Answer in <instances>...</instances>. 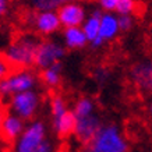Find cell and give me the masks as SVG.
<instances>
[{"label":"cell","mask_w":152,"mask_h":152,"mask_svg":"<svg viewBox=\"0 0 152 152\" xmlns=\"http://www.w3.org/2000/svg\"><path fill=\"white\" fill-rule=\"evenodd\" d=\"M39 43L41 39L32 34L20 35L6 49V59L14 69H29L31 66H35V57Z\"/></svg>","instance_id":"cell-1"},{"label":"cell","mask_w":152,"mask_h":152,"mask_svg":"<svg viewBox=\"0 0 152 152\" xmlns=\"http://www.w3.org/2000/svg\"><path fill=\"white\" fill-rule=\"evenodd\" d=\"M83 152H129V142L119 126L103 124Z\"/></svg>","instance_id":"cell-2"},{"label":"cell","mask_w":152,"mask_h":152,"mask_svg":"<svg viewBox=\"0 0 152 152\" xmlns=\"http://www.w3.org/2000/svg\"><path fill=\"white\" fill-rule=\"evenodd\" d=\"M38 77L29 69H14L4 80L0 81L1 96H13L15 94L35 89Z\"/></svg>","instance_id":"cell-3"},{"label":"cell","mask_w":152,"mask_h":152,"mask_svg":"<svg viewBox=\"0 0 152 152\" xmlns=\"http://www.w3.org/2000/svg\"><path fill=\"white\" fill-rule=\"evenodd\" d=\"M46 138V124L42 120H34L25 127L23 134L17 138L13 152H35Z\"/></svg>","instance_id":"cell-4"},{"label":"cell","mask_w":152,"mask_h":152,"mask_svg":"<svg viewBox=\"0 0 152 152\" xmlns=\"http://www.w3.org/2000/svg\"><path fill=\"white\" fill-rule=\"evenodd\" d=\"M41 105V96L35 89L15 94L10 96V110L23 120H31Z\"/></svg>","instance_id":"cell-5"},{"label":"cell","mask_w":152,"mask_h":152,"mask_svg":"<svg viewBox=\"0 0 152 152\" xmlns=\"http://www.w3.org/2000/svg\"><path fill=\"white\" fill-rule=\"evenodd\" d=\"M66 56V48L53 39H45L41 41L37 50L35 57V66L39 70L48 69L50 66L60 63L61 59Z\"/></svg>","instance_id":"cell-6"},{"label":"cell","mask_w":152,"mask_h":152,"mask_svg":"<svg viewBox=\"0 0 152 152\" xmlns=\"http://www.w3.org/2000/svg\"><path fill=\"white\" fill-rule=\"evenodd\" d=\"M102 126H103L102 120L96 113L91 116H85V117H78V119H75L74 135L83 145H85L96 135Z\"/></svg>","instance_id":"cell-7"},{"label":"cell","mask_w":152,"mask_h":152,"mask_svg":"<svg viewBox=\"0 0 152 152\" xmlns=\"http://www.w3.org/2000/svg\"><path fill=\"white\" fill-rule=\"evenodd\" d=\"M32 27L39 35H52L61 27L57 10H42L37 11L32 18Z\"/></svg>","instance_id":"cell-8"},{"label":"cell","mask_w":152,"mask_h":152,"mask_svg":"<svg viewBox=\"0 0 152 152\" xmlns=\"http://www.w3.org/2000/svg\"><path fill=\"white\" fill-rule=\"evenodd\" d=\"M57 14H59L61 27L64 28L81 27L87 18L85 9L77 1H70V3L63 4L60 9H57Z\"/></svg>","instance_id":"cell-9"},{"label":"cell","mask_w":152,"mask_h":152,"mask_svg":"<svg viewBox=\"0 0 152 152\" xmlns=\"http://www.w3.org/2000/svg\"><path fill=\"white\" fill-rule=\"evenodd\" d=\"M130 80L141 91L148 92L152 84V60H142L134 64L130 70Z\"/></svg>","instance_id":"cell-10"},{"label":"cell","mask_w":152,"mask_h":152,"mask_svg":"<svg viewBox=\"0 0 152 152\" xmlns=\"http://www.w3.org/2000/svg\"><path fill=\"white\" fill-rule=\"evenodd\" d=\"M25 120H23L20 116L14 115V113H6L4 119H3V124H1V134L0 137L7 141H17L20 135L23 134V131L25 130Z\"/></svg>","instance_id":"cell-11"},{"label":"cell","mask_w":152,"mask_h":152,"mask_svg":"<svg viewBox=\"0 0 152 152\" xmlns=\"http://www.w3.org/2000/svg\"><path fill=\"white\" fill-rule=\"evenodd\" d=\"M52 127H53L55 134L60 138H66V137L74 134L75 116H74L73 110H67L63 115L52 117Z\"/></svg>","instance_id":"cell-12"},{"label":"cell","mask_w":152,"mask_h":152,"mask_svg":"<svg viewBox=\"0 0 152 152\" xmlns=\"http://www.w3.org/2000/svg\"><path fill=\"white\" fill-rule=\"evenodd\" d=\"M120 32L119 27V15L113 13H105L101 17V27H99V37L105 42L115 39Z\"/></svg>","instance_id":"cell-13"},{"label":"cell","mask_w":152,"mask_h":152,"mask_svg":"<svg viewBox=\"0 0 152 152\" xmlns=\"http://www.w3.org/2000/svg\"><path fill=\"white\" fill-rule=\"evenodd\" d=\"M63 41H64V46L69 49H83L88 42V38L84 32L83 27H69L64 28L63 31Z\"/></svg>","instance_id":"cell-14"},{"label":"cell","mask_w":152,"mask_h":152,"mask_svg":"<svg viewBox=\"0 0 152 152\" xmlns=\"http://www.w3.org/2000/svg\"><path fill=\"white\" fill-rule=\"evenodd\" d=\"M103 11L102 10H94L92 13L88 15L85 21L83 23V29L88 38V42L91 43L94 39L99 37V27H101V17Z\"/></svg>","instance_id":"cell-15"},{"label":"cell","mask_w":152,"mask_h":152,"mask_svg":"<svg viewBox=\"0 0 152 152\" xmlns=\"http://www.w3.org/2000/svg\"><path fill=\"white\" fill-rule=\"evenodd\" d=\"M61 74H63V66L60 61V63H56L48 69L42 70L41 80L48 88H56L61 83Z\"/></svg>","instance_id":"cell-16"},{"label":"cell","mask_w":152,"mask_h":152,"mask_svg":"<svg viewBox=\"0 0 152 152\" xmlns=\"http://www.w3.org/2000/svg\"><path fill=\"white\" fill-rule=\"evenodd\" d=\"M73 113L75 119L78 117H85V116H91L95 113V102L88 96H83L77 99L73 106Z\"/></svg>","instance_id":"cell-17"},{"label":"cell","mask_w":152,"mask_h":152,"mask_svg":"<svg viewBox=\"0 0 152 152\" xmlns=\"http://www.w3.org/2000/svg\"><path fill=\"white\" fill-rule=\"evenodd\" d=\"M28 1L35 11H42V10H57L66 3L75 0H28Z\"/></svg>","instance_id":"cell-18"},{"label":"cell","mask_w":152,"mask_h":152,"mask_svg":"<svg viewBox=\"0 0 152 152\" xmlns=\"http://www.w3.org/2000/svg\"><path fill=\"white\" fill-rule=\"evenodd\" d=\"M67 110H70L69 106H67V102L61 95H53L50 99V115L52 117H56V116H60L66 113Z\"/></svg>","instance_id":"cell-19"},{"label":"cell","mask_w":152,"mask_h":152,"mask_svg":"<svg viewBox=\"0 0 152 152\" xmlns=\"http://www.w3.org/2000/svg\"><path fill=\"white\" fill-rule=\"evenodd\" d=\"M137 7L135 0H119L117 7H116V13L119 14H134Z\"/></svg>","instance_id":"cell-20"},{"label":"cell","mask_w":152,"mask_h":152,"mask_svg":"<svg viewBox=\"0 0 152 152\" xmlns=\"http://www.w3.org/2000/svg\"><path fill=\"white\" fill-rule=\"evenodd\" d=\"M119 27L120 31L127 32L134 27V15L133 14H120L119 15Z\"/></svg>","instance_id":"cell-21"},{"label":"cell","mask_w":152,"mask_h":152,"mask_svg":"<svg viewBox=\"0 0 152 152\" xmlns=\"http://www.w3.org/2000/svg\"><path fill=\"white\" fill-rule=\"evenodd\" d=\"M14 70V67L10 64V61L6 59L4 55H0V81L4 80L11 71Z\"/></svg>","instance_id":"cell-22"},{"label":"cell","mask_w":152,"mask_h":152,"mask_svg":"<svg viewBox=\"0 0 152 152\" xmlns=\"http://www.w3.org/2000/svg\"><path fill=\"white\" fill-rule=\"evenodd\" d=\"M98 6L105 13H115L119 0H96Z\"/></svg>","instance_id":"cell-23"},{"label":"cell","mask_w":152,"mask_h":152,"mask_svg":"<svg viewBox=\"0 0 152 152\" xmlns=\"http://www.w3.org/2000/svg\"><path fill=\"white\" fill-rule=\"evenodd\" d=\"M109 77H110V71L107 69H105V67H99V69H96V71H95V80H96L101 85H103V84L109 80Z\"/></svg>","instance_id":"cell-24"},{"label":"cell","mask_w":152,"mask_h":152,"mask_svg":"<svg viewBox=\"0 0 152 152\" xmlns=\"http://www.w3.org/2000/svg\"><path fill=\"white\" fill-rule=\"evenodd\" d=\"M35 152H56V145L52 140L46 138L39 145V148H38Z\"/></svg>","instance_id":"cell-25"},{"label":"cell","mask_w":152,"mask_h":152,"mask_svg":"<svg viewBox=\"0 0 152 152\" xmlns=\"http://www.w3.org/2000/svg\"><path fill=\"white\" fill-rule=\"evenodd\" d=\"M10 9V0H0V20L9 13Z\"/></svg>","instance_id":"cell-26"},{"label":"cell","mask_w":152,"mask_h":152,"mask_svg":"<svg viewBox=\"0 0 152 152\" xmlns=\"http://www.w3.org/2000/svg\"><path fill=\"white\" fill-rule=\"evenodd\" d=\"M147 94H148V112L152 115V84H151V87H149Z\"/></svg>","instance_id":"cell-27"},{"label":"cell","mask_w":152,"mask_h":152,"mask_svg":"<svg viewBox=\"0 0 152 152\" xmlns=\"http://www.w3.org/2000/svg\"><path fill=\"white\" fill-rule=\"evenodd\" d=\"M4 116H6L4 109L0 106V134H1V124H3V119H4Z\"/></svg>","instance_id":"cell-28"},{"label":"cell","mask_w":152,"mask_h":152,"mask_svg":"<svg viewBox=\"0 0 152 152\" xmlns=\"http://www.w3.org/2000/svg\"><path fill=\"white\" fill-rule=\"evenodd\" d=\"M0 102H1V94H0Z\"/></svg>","instance_id":"cell-29"}]
</instances>
